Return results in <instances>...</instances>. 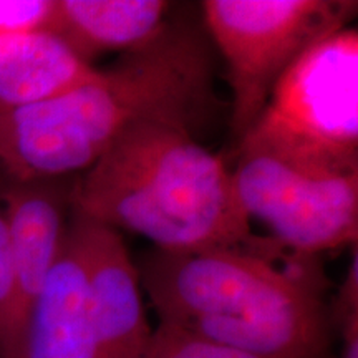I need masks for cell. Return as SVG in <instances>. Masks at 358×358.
<instances>
[{
	"label": "cell",
	"instance_id": "cell-14",
	"mask_svg": "<svg viewBox=\"0 0 358 358\" xmlns=\"http://www.w3.org/2000/svg\"><path fill=\"white\" fill-rule=\"evenodd\" d=\"M55 0H0V37L48 30Z\"/></svg>",
	"mask_w": 358,
	"mask_h": 358
},
{
	"label": "cell",
	"instance_id": "cell-11",
	"mask_svg": "<svg viewBox=\"0 0 358 358\" xmlns=\"http://www.w3.org/2000/svg\"><path fill=\"white\" fill-rule=\"evenodd\" d=\"M96 71L50 30L0 37V115L64 95Z\"/></svg>",
	"mask_w": 358,
	"mask_h": 358
},
{
	"label": "cell",
	"instance_id": "cell-8",
	"mask_svg": "<svg viewBox=\"0 0 358 358\" xmlns=\"http://www.w3.org/2000/svg\"><path fill=\"white\" fill-rule=\"evenodd\" d=\"M70 178L22 179L0 173V206L7 224L24 327L55 266L69 229Z\"/></svg>",
	"mask_w": 358,
	"mask_h": 358
},
{
	"label": "cell",
	"instance_id": "cell-1",
	"mask_svg": "<svg viewBox=\"0 0 358 358\" xmlns=\"http://www.w3.org/2000/svg\"><path fill=\"white\" fill-rule=\"evenodd\" d=\"M216 105L203 37L171 25L141 50L64 95L0 115V173L55 179L83 173L129 128L173 123L196 133Z\"/></svg>",
	"mask_w": 358,
	"mask_h": 358
},
{
	"label": "cell",
	"instance_id": "cell-12",
	"mask_svg": "<svg viewBox=\"0 0 358 358\" xmlns=\"http://www.w3.org/2000/svg\"><path fill=\"white\" fill-rule=\"evenodd\" d=\"M24 319L7 224L0 206V358H20Z\"/></svg>",
	"mask_w": 358,
	"mask_h": 358
},
{
	"label": "cell",
	"instance_id": "cell-16",
	"mask_svg": "<svg viewBox=\"0 0 358 358\" xmlns=\"http://www.w3.org/2000/svg\"><path fill=\"white\" fill-rule=\"evenodd\" d=\"M342 337V352L337 357L324 358H358V325H350L340 332Z\"/></svg>",
	"mask_w": 358,
	"mask_h": 358
},
{
	"label": "cell",
	"instance_id": "cell-5",
	"mask_svg": "<svg viewBox=\"0 0 358 358\" xmlns=\"http://www.w3.org/2000/svg\"><path fill=\"white\" fill-rule=\"evenodd\" d=\"M204 24L226 62L231 128L249 131L284 73L308 48L348 27L350 0H206Z\"/></svg>",
	"mask_w": 358,
	"mask_h": 358
},
{
	"label": "cell",
	"instance_id": "cell-7",
	"mask_svg": "<svg viewBox=\"0 0 358 358\" xmlns=\"http://www.w3.org/2000/svg\"><path fill=\"white\" fill-rule=\"evenodd\" d=\"M70 226L82 248L90 313L103 358H148L155 329L122 232L77 213H70Z\"/></svg>",
	"mask_w": 358,
	"mask_h": 358
},
{
	"label": "cell",
	"instance_id": "cell-3",
	"mask_svg": "<svg viewBox=\"0 0 358 358\" xmlns=\"http://www.w3.org/2000/svg\"><path fill=\"white\" fill-rule=\"evenodd\" d=\"M70 204L71 213L168 252L249 249L256 239L232 169L173 123L148 122L123 133L73 176Z\"/></svg>",
	"mask_w": 358,
	"mask_h": 358
},
{
	"label": "cell",
	"instance_id": "cell-2",
	"mask_svg": "<svg viewBox=\"0 0 358 358\" xmlns=\"http://www.w3.org/2000/svg\"><path fill=\"white\" fill-rule=\"evenodd\" d=\"M272 243L150 250L136 267L158 324L262 358L327 357L332 324L324 271L302 254L279 266L287 248Z\"/></svg>",
	"mask_w": 358,
	"mask_h": 358
},
{
	"label": "cell",
	"instance_id": "cell-13",
	"mask_svg": "<svg viewBox=\"0 0 358 358\" xmlns=\"http://www.w3.org/2000/svg\"><path fill=\"white\" fill-rule=\"evenodd\" d=\"M148 358H262L206 342L194 335L185 334L173 327H155Z\"/></svg>",
	"mask_w": 358,
	"mask_h": 358
},
{
	"label": "cell",
	"instance_id": "cell-4",
	"mask_svg": "<svg viewBox=\"0 0 358 358\" xmlns=\"http://www.w3.org/2000/svg\"><path fill=\"white\" fill-rule=\"evenodd\" d=\"M237 153H266L297 166L358 173V32L345 27L303 53Z\"/></svg>",
	"mask_w": 358,
	"mask_h": 358
},
{
	"label": "cell",
	"instance_id": "cell-9",
	"mask_svg": "<svg viewBox=\"0 0 358 358\" xmlns=\"http://www.w3.org/2000/svg\"><path fill=\"white\" fill-rule=\"evenodd\" d=\"M20 358H103L82 248L70 221L60 256L27 315Z\"/></svg>",
	"mask_w": 358,
	"mask_h": 358
},
{
	"label": "cell",
	"instance_id": "cell-15",
	"mask_svg": "<svg viewBox=\"0 0 358 358\" xmlns=\"http://www.w3.org/2000/svg\"><path fill=\"white\" fill-rule=\"evenodd\" d=\"M330 324L343 330L350 325H358V250L353 245V256L348 268L335 295L332 307H329Z\"/></svg>",
	"mask_w": 358,
	"mask_h": 358
},
{
	"label": "cell",
	"instance_id": "cell-10",
	"mask_svg": "<svg viewBox=\"0 0 358 358\" xmlns=\"http://www.w3.org/2000/svg\"><path fill=\"white\" fill-rule=\"evenodd\" d=\"M164 0H55L48 30L83 62L105 53H131L153 43L169 27Z\"/></svg>",
	"mask_w": 358,
	"mask_h": 358
},
{
	"label": "cell",
	"instance_id": "cell-6",
	"mask_svg": "<svg viewBox=\"0 0 358 358\" xmlns=\"http://www.w3.org/2000/svg\"><path fill=\"white\" fill-rule=\"evenodd\" d=\"M249 219L266 224L295 254L319 256L358 237V173L297 166L266 153H237L232 169Z\"/></svg>",
	"mask_w": 358,
	"mask_h": 358
}]
</instances>
